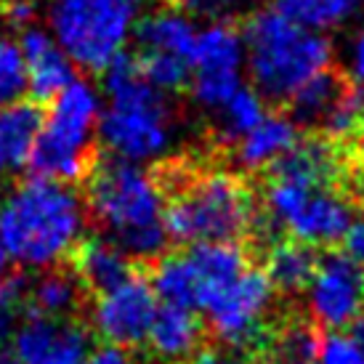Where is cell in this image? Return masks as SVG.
<instances>
[{
	"label": "cell",
	"mask_w": 364,
	"mask_h": 364,
	"mask_svg": "<svg viewBox=\"0 0 364 364\" xmlns=\"http://www.w3.org/2000/svg\"><path fill=\"white\" fill-rule=\"evenodd\" d=\"M88 208L72 183L32 176L0 200V247L24 269H51L82 242Z\"/></svg>",
	"instance_id": "obj_1"
},
{
	"label": "cell",
	"mask_w": 364,
	"mask_h": 364,
	"mask_svg": "<svg viewBox=\"0 0 364 364\" xmlns=\"http://www.w3.org/2000/svg\"><path fill=\"white\" fill-rule=\"evenodd\" d=\"M165 186L139 162L112 157L88 178V215L107 240L139 261L157 258L171 240L165 229Z\"/></svg>",
	"instance_id": "obj_2"
},
{
	"label": "cell",
	"mask_w": 364,
	"mask_h": 364,
	"mask_svg": "<svg viewBox=\"0 0 364 364\" xmlns=\"http://www.w3.org/2000/svg\"><path fill=\"white\" fill-rule=\"evenodd\" d=\"M99 139L112 157L139 165L168 157L178 139L168 93L154 88L125 53L104 70Z\"/></svg>",
	"instance_id": "obj_3"
},
{
	"label": "cell",
	"mask_w": 364,
	"mask_h": 364,
	"mask_svg": "<svg viewBox=\"0 0 364 364\" xmlns=\"http://www.w3.org/2000/svg\"><path fill=\"white\" fill-rule=\"evenodd\" d=\"M242 43L245 72L255 91L272 102H290L304 82L333 64V46L324 32L295 21L277 6L255 11L245 24Z\"/></svg>",
	"instance_id": "obj_4"
},
{
	"label": "cell",
	"mask_w": 364,
	"mask_h": 364,
	"mask_svg": "<svg viewBox=\"0 0 364 364\" xmlns=\"http://www.w3.org/2000/svg\"><path fill=\"white\" fill-rule=\"evenodd\" d=\"M258 221L247 183L226 171L183 173L165 205L168 237L181 245L237 242Z\"/></svg>",
	"instance_id": "obj_5"
},
{
	"label": "cell",
	"mask_w": 364,
	"mask_h": 364,
	"mask_svg": "<svg viewBox=\"0 0 364 364\" xmlns=\"http://www.w3.org/2000/svg\"><path fill=\"white\" fill-rule=\"evenodd\" d=\"M99 114L102 93L91 82L77 77L67 82L43 114L30 154L32 173L67 183L82 178L91 168L93 144L99 136Z\"/></svg>",
	"instance_id": "obj_6"
},
{
	"label": "cell",
	"mask_w": 364,
	"mask_h": 364,
	"mask_svg": "<svg viewBox=\"0 0 364 364\" xmlns=\"http://www.w3.org/2000/svg\"><path fill=\"white\" fill-rule=\"evenodd\" d=\"M263 218L277 232L287 234V240L327 247L343 242L354 221V205L333 183L272 168L263 192Z\"/></svg>",
	"instance_id": "obj_7"
},
{
	"label": "cell",
	"mask_w": 364,
	"mask_h": 364,
	"mask_svg": "<svg viewBox=\"0 0 364 364\" xmlns=\"http://www.w3.org/2000/svg\"><path fill=\"white\" fill-rule=\"evenodd\" d=\"M139 21L136 0H56L51 32L75 67L104 72L120 59Z\"/></svg>",
	"instance_id": "obj_8"
},
{
	"label": "cell",
	"mask_w": 364,
	"mask_h": 364,
	"mask_svg": "<svg viewBox=\"0 0 364 364\" xmlns=\"http://www.w3.org/2000/svg\"><path fill=\"white\" fill-rule=\"evenodd\" d=\"M247 266V255L237 242H194L183 253L160 258L152 284L162 304L200 311L221 284Z\"/></svg>",
	"instance_id": "obj_9"
},
{
	"label": "cell",
	"mask_w": 364,
	"mask_h": 364,
	"mask_svg": "<svg viewBox=\"0 0 364 364\" xmlns=\"http://www.w3.org/2000/svg\"><path fill=\"white\" fill-rule=\"evenodd\" d=\"M274 290L269 277L258 269H245L221 284L203 304L210 333L226 348L245 351L263 341L274 309Z\"/></svg>",
	"instance_id": "obj_10"
},
{
	"label": "cell",
	"mask_w": 364,
	"mask_h": 364,
	"mask_svg": "<svg viewBox=\"0 0 364 364\" xmlns=\"http://www.w3.org/2000/svg\"><path fill=\"white\" fill-rule=\"evenodd\" d=\"M136 46H139V70L154 88L165 93L181 91L189 82L194 27L192 16L178 9H160L136 21Z\"/></svg>",
	"instance_id": "obj_11"
},
{
	"label": "cell",
	"mask_w": 364,
	"mask_h": 364,
	"mask_svg": "<svg viewBox=\"0 0 364 364\" xmlns=\"http://www.w3.org/2000/svg\"><path fill=\"white\" fill-rule=\"evenodd\" d=\"M245 85V43L226 21H213L197 30L189 59V88L203 109L215 112Z\"/></svg>",
	"instance_id": "obj_12"
},
{
	"label": "cell",
	"mask_w": 364,
	"mask_h": 364,
	"mask_svg": "<svg viewBox=\"0 0 364 364\" xmlns=\"http://www.w3.org/2000/svg\"><path fill=\"white\" fill-rule=\"evenodd\" d=\"M304 293L314 324L346 330L364 314V269L348 253L327 255L316 261Z\"/></svg>",
	"instance_id": "obj_13"
},
{
	"label": "cell",
	"mask_w": 364,
	"mask_h": 364,
	"mask_svg": "<svg viewBox=\"0 0 364 364\" xmlns=\"http://www.w3.org/2000/svg\"><path fill=\"white\" fill-rule=\"evenodd\" d=\"M157 306L160 301L152 282H146L139 274H128L122 282L96 293L91 324L99 338H104V343L136 348L146 341Z\"/></svg>",
	"instance_id": "obj_14"
},
{
	"label": "cell",
	"mask_w": 364,
	"mask_h": 364,
	"mask_svg": "<svg viewBox=\"0 0 364 364\" xmlns=\"http://www.w3.org/2000/svg\"><path fill=\"white\" fill-rule=\"evenodd\" d=\"M11 351L24 364H82L91 354V330L75 316L24 311L11 330Z\"/></svg>",
	"instance_id": "obj_15"
},
{
	"label": "cell",
	"mask_w": 364,
	"mask_h": 364,
	"mask_svg": "<svg viewBox=\"0 0 364 364\" xmlns=\"http://www.w3.org/2000/svg\"><path fill=\"white\" fill-rule=\"evenodd\" d=\"M16 43L27 67V85L38 99L51 102L67 82L75 80V64L53 38L51 30L27 24Z\"/></svg>",
	"instance_id": "obj_16"
},
{
	"label": "cell",
	"mask_w": 364,
	"mask_h": 364,
	"mask_svg": "<svg viewBox=\"0 0 364 364\" xmlns=\"http://www.w3.org/2000/svg\"><path fill=\"white\" fill-rule=\"evenodd\" d=\"M298 144V122L287 114L266 112L250 131L234 139V160L242 171H272Z\"/></svg>",
	"instance_id": "obj_17"
},
{
	"label": "cell",
	"mask_w": 364,
	"mask_h": 364,
	"mask_svg": "<svg viewBox=\"0 0 364 364\" xmlns=\"http://www.w3.org/2000/svg\"><path fill=\"white\" fill-rule=\"evenodd\" d=\"M144 343L152 348V354L160 362H189L203 343V322L197 319V311H192V309L162 304L154 311V319L149 324V333H146Z\"/></svg>",
	"instance_id": "obj_18"
},
{
	"label": "cell",
	"mask_w": 364,
	"mask_h": 364,
	"mask_svg": "<svg viewBox=\"0 0 364 364\" xmlns=\"http://www.w3.org/2000/svg\"><path fill=\"white\" fill-rule=\"evenodd\" d=\"M43 114L27 102L0 107V178L16 176L30 165Z\"/></svg>",
	"instance_id": "obj_19"
},
{
	"label": "cell",
	"mask_w": 364,
	"mask_h": 364,
	"mask_svg": "<svg viewBox=\"0 0 364 364\" xmlns=\"http://www.w3.org/2000/svg\"><path fill=\"white\" fill-rule=\"evenodd\" d=\"M131 261V255L107 237H96V240L82 237V242L75 247V277L80 279L82 287L102 293L133 274Z\"/></svg>",
	"instance_id": "obj_20"
},
{
	"label": "cell",
	"mask_w": 364,
	"mask_h": 364,
	"mask_svg": "<svg viewBox=\"0 0 364 364\" xmlns=\"http://www.w3.org/2000/svg\"><path fill=\"white\" fill-rule=\"evenodd\" d=\"M80 279L70 272L43 269V274L24 290V311L46 316H72L82 301Z\"/></svg>",
	"instance_id": "obj_21"
},
{
	"label": "cell",
	"mask_w": 364,
	"mask_h": 364,
	"mask_svg": "<svg viewBox=\"0 0 364 364\" xmlns=\"http://www.w3.org/2000/svg\"><path fill=\"white\" fill-rule=\"evenodd\" d=\"M314 269H316V255L311 247L304 242H295V240H284V242L269 247L263 274L269 277L274 290L293 295L304 293Z\"/></svg>",
	"instance_id": "obj_22"
},
{
	"label": "cell",
	"mask_w": 364,
	"mask_h": 364,
	"mask_svg": "<svg viewBox=\"0 0 364 364\" xmlns=\"http://www.w3.org/2000/svg\"><path fill=\"white\" fill-rule=\"evenodd\" d=\"M319 338L309 324L290 322L279 327L263 346L261 364H316Z\"/></svg>",
	"instance_id": "obj_23"
},
{
	"label": "cell",
	"mask_w": 364,
	"mask_h": 364,
	"mask_svg": "<svg viewBox=\"0 0 364 364\" xmlns=\"http://www.w3.org/2000/svg\"><path fill=\"white\" fill-rule=\"evenodd\" d=\"M343 88V80L333 75V70L319 72L316 77H311L309 82H304L290 99L293 107V120L306 122V125H319L324 117V112L333 107V102L338 99V93Z\"/></svg>",
	"instance_id": "obj_24"
},
{
	"label": "cell",
	"mask_w": 364,
	"mask_h": 364,
	"mask_svg": "<svg viewBox=\"0 0 364 364\" xmlns=\"http://www.w3.org/2000/svg\"><path fill=\"white\" fill-rule=\"evenodd\" d=\"M362 0H277V9L314 30H333L354 16Z\"/></svg>",
	"instance_id": "obj_25"
},
{
	"label": "cell",
	"mask_w": 364,
	"mask_h": 364,
	"mask_svg": "<svg viewBox=\"0 0 364 364\" xmlns=\"http://www.w3.org/2000/svg\"><path fill=\"white\" fill-rule=\"evenodd\" d=\"M322 128L327 139L343 141L351 139L359 131H364V88L362 85H343L333 107L324 112L322 122L316 125Z\"/></svg>",
	"instance_id": "obj_26"
},
{
	"label": "cell",
	"mask_w": 364,
	"mask_h": 364,
	"mask_svg": "<svg viewBox=\"0 0 364 364\" xmlns=\"http://www.w3.org/2000/svg\"><path fill=\"white\" fill-rule=\"evenodd\" d=\"M218 114V128H221V139L232 144L234 139H240L245 131H250L255 122L266 114V107H263V96L255 88H240L234 91L226 102L215 109Z\"/></svg>",
	"instance_id": "obj_27"
},
{
	"label": "cell",
	"mask_w": 364,
	"mask_h": 364,
	"mask_svg": "<svg viewBox=\"0 0 364 364\" xmlns=\"http://www.w3.org/2000/svg\"><path fill=\"white\" fill-rule=\"evenodd\" d=\"M27 91V67L19 43L14 38H0V107L21 102Z\"/></svg>",
	"instance_id": "obj_28"
},
{
	"label": "cell",
	"mask_w": 364,
	"mask_h": 364,
	"mask_svg": "<svg viewBox=\"0 0 364 364\" xmlns=\"http://www.w3.org/2000/svg\"><path fill=\"white\" fill-rule=\"evenodd\" d=\"M316 364H364V346L348 330H330L319 341Z\"/></svg>",
	"instance_id": "obj_29"
},
{
	"label": "cell",
	"mask_w": 364,
	"mask_h": 364,
	"mask_svg": "<svg viewBox=\"0 0 364 364\" xmlns=\"http://www.w3.org/2000/svg\"><path fill=\"white\" fill-rule=\"evenodd\" d=\"M192 14H203V16H223L232 11L245 9L253 0H181Z\"/></svg>",
	"instance_id": "obj_30"
},
{
	"label": "cell",
	"mask_w": 364,
	"mask_h": 364,
	"mask_svg": "<svg viewBox=\"0 0 364 364\" xmlns=\"http://www.w3.org/2000/svg\"><path fill=\"white\" fill-rule=\"evenodd\" d=\"M186 364H253L247 356H242L234 348H208V351H197Z\"/></svg>",
	"instance_id": "obj_31"
},
{
	"label": "cell",
	"mask_w": 364,
	"mask_h": 364,
	"mask_svg": "<svg viewBox=\"0 0 364 364\" xmlns=\"http://www.w3.org/2000/svg\"><path fill=\"white\" fill-rule=\"evenodd\" d=\"M82 364H136L133 356L128 354V348H120V346H102V348H91V354L85 356Z\"/></svg>",
	"instance_id": "obj_32"
},
{
	"label": "cell",
	"mask_w": 364,
	"mask_h": 364,
	"mask_svg": "<svg viewBox=\"0 0 364 364\" xmlns=\"http://www.w3.org/2000/svg\"><path fill=\"white\" fill-rule=\"evenodd\" d=\"M343 242H346V253L351 255V258L364 269V215L351 221V226H348V232H346V237H343Z\"/></svg>",
	"instance_id": "obj_33"
},
{
	"label": "cell",
	"mask_w": 364,
	"mask_h": 364,
	"mask_svg": "<svg viewBox=\"0 0 364 364\" xmlns=\"http://www.w3.org/2000/svg\"><path fill=\"white\" fill-rule=\"evenodd\" d=\"M348 67H351V75L356 77V82L364 85V24L354 35V41H351V48H348Z\"/></svg>",
	"instance_id": "obj_34"
},
{
	"label": "cell",
	"mask_w": 364,
	"mask_h": 364,
	"mask_svg": "<svg viewBox=\"0 0 364 364\" xmlns=\"http://www.w3.org/2000/svg\"><path fill=\"white\" fill-rule=\"evenodd\" d=\"M14 282H16V277H14V261H11V255L0 247V295L6 293Z\"/></svg>",
	"instance_id": "obj_35"
},
{
	"label": "cell",
	"mask_w": 364,
	"mask_h": 364,
	"mask_svg": "<svg viewBox=\"0 0 364 364\" xmlns=\"http://www.w3.org/2000/svg\"><path fill=\"white\" fill-rule=\"evenodd\" d=\"M346 330H348V333L354 335L356 341H359V343L364 346V314H362V316H359V319H356L354 324H351V327H346Z\"/></svg>",
	"instance_id": "obj_36"
},
{
	"label": "cell",
	"mask_w": 364,
	"mask_h": 364,
	"mask_svg": "<svg viewBox=\"0 0 364 364\" xmlns=\"http://www.w3.org/2000/svg\"><path fill=\"white\" fill-rule=\"evenodd\" d=\"M0 364H24L14 351H0Z\"/></svg>",
	"instance_id": "obj_37"
},
{
	"label": "cell",
	"mask_w": 364,
	"mask_h": 364,
	"mask_svg": "<svg viewBox=\"0 0 364 364\" xmlns=\"http://www.w3.org/2000/svg\"><path fill=\"white\" fill-rule=\"evenodd\" d=\"M359 171H362V189H364V146H362V157H359Z\"/></svg>",
	"instance_id": "obj_38"
},
{
	"label": "cell",
	"mask_w": 364,
	"mask_h": 364,
	"mask_svg": "<svg viewBox=\"0 0 364 364\" xmlns=\"http://www.w3.org/2000/svg\"><path fill=\"white\" fill-rule=\"evenodd\" d=\"M0 19H3V0H0Z\"/></svg>",
	"instance_id": "obj_39"
}]
</instances>
